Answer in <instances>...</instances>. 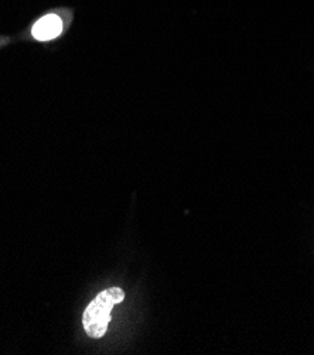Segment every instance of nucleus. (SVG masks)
<instances>
[{
    "label": "nucleus",
    "instance_id": "1",
    "mask_svg": "<svg viewBox=\"0 0 314 355\" xmlns=\"http://www.w3.org/2000/svg\"><path fill=\"white\" fill-rule=\"evenodd\" d=\"M123 300L125 292L121 288H111L101 292L84 311L82 324L85 333L92 338L103 337L108 330L114 306Z\"/></svg>",
    "mask_w": 314,
    "mask_h": 355
},
{
    "label": "nucleus",
    "instance_id": "2",
    "mask_svg": "<svg viewBox=\"0 0 314 355\" xmlns=\"http://www.w3.org/2000/svg\"><path fill=\"white\" fill-rule=\"evenodd\" d=\"M61 31H62L61 19L55 15H47L33 26L31 33L34 35V39H37L40 42H49L58 37Z\"/></svg>",
    "mask_w": 314,
    "mask_h": 355
}]
</instances>
